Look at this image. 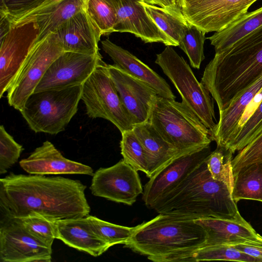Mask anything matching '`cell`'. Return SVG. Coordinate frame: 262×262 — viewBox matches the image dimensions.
<instances>
[{
  "label": "cell",
  "mask_w": 262,
  "mask_h": 262,
  "mask_svg": "<svg viewBox=\"0 0 262 262\" xmlns=\"http://www.w3.org/2000/svg\"><path fill=\"white\" fill-rule=\"evenodd\" d=\"M0 97L7 92L27 59L39 35L34 21L15 25L1 16Z\"/></svg>",
  "instance_id": "cell-9"
},
{
  "label": "cell",
  "mask_w": 262,
  "mask_h": 262,
  "mask_svg": "<svg viewBox=\"0 0 262 262\" xmlns=\"http://www.w3.org/2000/svg\"><path fill=\"white\" fill-rule=\"evenodd\" d=\"M233 154L229 149L217 146L216 149L211 152L205 160L212 178L226 184L231 193L234 184L232 164Z\"/></svg>",
  "instance_id": "cell-29"
},
{
  "label": "cell",
  "mask_w": 262,
  "mask_h": 262,
  "mask_svg": "<svg viewBox=\"0 0 262 262\" xmlns=\"http://www.w3.org/2000/svg\"><path fill=\"white\" fill-rule=\"evenodd\" d=\"M86 0H58L10 23L15 25L30 21H35L39 32L36 42L41 40L72 16L84 9Z\"/></svg>",
  "instance_id": "cell-23"
},
{
  "label": "cell",
  "mask_w": 262,
  "mask_h": 262,
  "mask_svg": "<svg viewBox=\"0 0 262 262\" xmlns=\"http://www.w3.org/2000/svg\"><path fill=\"white\" fill-rule=\"evenodd\" d=\"M205 34L189 23L179 40V47L187 56L191 67L195 69H199L205 59L204 45L206 39Z\"/></svg>",
  "instance_id": "cell-32"
},
{
  "label": "cell",
  "mask_w": 262,
  "mask_h": 262,
  "mask_svg": "<svg viewBox=\"0 0 262 262\" xmlns=\"http://www.w3.org/2000/svg\"><path fill=\"white\" fill-rule=\"evenodd\" d=\"M259 161H262V132L232 159L233 175L244 166Z\"/></svg>",
  "instance_id": "cell-39"
},
{
  "label": "cell",
  "mask_w": 262,
  "mask_h": 262,
  "mask_svg": "<svg viewBox=\"0 0 262 262\" xmlns=\"http://www.w3.org/2000/svg\"><path fill=\"white\" fill-rule=\"evenodd\" d=\"M155 63L175 86L182 101L192 110L211 134L216 126L213 98L205 86L197 80L184 58L172 46H167L161 53L157 54Z\"/></svg>",
  "instance_id": "cell-7"
},
{
  "label": "cell",
  "mask_w": 262,
  "mask_h": 262,
  "mask_svg": "<svg viewBox=\"0 0 262 262\" xmlns=\"http://www.w3.org/2000/svg\"><path fill=\"white\" fill-rule=\"evenodd\" d=\"M54 33L64 51L86 54L99 53L98 43L102 34L84 9L62 24Z\"/></svg>",
  "instance_id": "cell-18"
},
{
  "label": "cell",
  "mask_w": 262,
  "mask_h": 262,
  "mask_svg": "<svg viewBox=\"0 0 262 262\" xmlns=\"http://www.w3.org/2000/svg\"><path fill=\"white\" fill-rule=\"evenodd\" d=\"M231 195L235 202L243 199L262 202V161L245 166L234 175Z\"/></svg>",
  "instance_id": "cell-27"
},
{
  "label": "cell",
  "mask_w": 262,
  "mask_h": 262,
  "mask_svg": "<svg viewBox=\"0 0 262 262\" xmlns=\"http://www.w3.org/2000/svg\"><path fill=\"white\" fill-rule=\"evenodd\" d=\"M142 1L146 4L164 8H181L183 0H142Z\"/></svg>",
  "instance_id": "cell-41"
},
{
  "label": "cell",
  "mask_w": 262,
  "mask_h": 262,
  "mask_svg": "<svg viewBox=\"0 0 262 262\" xmlns=\"http://www.w3.org/2000/svg\"><path fill=\"white\" fill-rule=\"evenodd\" d=\"M210 145L183 153L149 178L144 187L142 200L152 209L161 198L174 189L204 163L211 153Z\"/></svg>",
  "instance_id": "cell-12"
},
{
  "label": "cell",
  "mask_w": 262,
  "mask_h": 262,
  "mask_svg": "<svg viewBox=\"0 0 262 262\" xmlns=\"http://www.w3.org/2000/svg\"><path fill=\"white\" fill-rule=\"evenodd\" d=\"M24 148L16 142L13 137L0 126V174L6 173L8 169L18 160Z\"/></svg>",
  "instance_id": "cell-38"
},
{
  "label": "cell",
  "mask_w": 262,
  "mask_h": 262,
  "mask_svg": "<svg viewBox=\"0 0 262 262\" xmlns=\"http://www.w3.org/2000/svg\"><path fill=\"white\" fill-rule=\"evenodd\" d=\"M80 181L13 173L0 179L1 217L37 214L51 221L86 217L91 211Z\"/></svg>",
  "instance_id": "cell-1"
},
{
  "label": "cell",
  "mask_w": 262,
  "mask_h": 262,
  "mask_svg": "<svg viewBox=\"0 0 262 262\" xmlns=\"http://www.w3.org/2000/svg\"><path fill=\"white\" fill-rule=\"evenodd\" d=\"M101 43L103 50L111 57L114 65L146 83L158 96L175 100L176 96L166 80L137 57L107 38Z\"/></svg>",
  "instance_id": "cell-20"
},
{
  "label": "cell",
  "mask_w": 262,
  "mask_h": 262,
  "mask_svg": "<svg viewBox=\"0 0 262 262\" xmlns=\"http://www.w3.org/2000/svg\"><path fill=\"white\" fill-rule=\"evenodd\" d=\"M152 209L159 214L194 220L207 217L233 220L243 217L230 189L223 182L212 178L205 161Z\"/></svg>",
  "instance_id": "cell-4"
},
{
  "label": "cell",
  "mask_w": 262,
  "mask_h": 262,
  "mask_svg": "<svg viewBox=\"0 0 262 262\" xmlns=\"http://www.w3.org/2000/svg\"><path fill=\"white\" fill-rule=\"evenodd\" d=\"M58 0H1L0 15L10 23Z\"/></svg>",
  "instance_id": "cell-37"
},
{
  "label": "cell",
  "mask_w": 262,
  "mask_h": 262,
  "mask_svg": "<svg viewBox=\"0 0 262 262\" xmlns=\"http://www.w3.org/2000/svg\"><path fill=\"white\" fill-rule=\"evenodd\" d=\"M262 89V76L245 89L229 105L219 112V121L211 134L217 146L226 148L235 133L241 117L247 105Z\"/></svg>",
  "instance_id": "cell-25"
},
{
  "label": "cell",
  "mask_w": 262,
  "mask_h": 262,
  "mask_svg": "<svg viewBox=\"0 0 262 262\" xmlns=\"http://www.w3.org/2000/svg\"><path fill=\"white\" fill-rule=\"evenodd\" d=\"M106 69L134 125L148 121L156 92L114 64H107Z\"/></svg>",
  "instance_id": "cell-16"
},
{
  "label": "cell",
  "mask_w": 262,
  "mask_h": 262,
  "mask_svg": "<svg viewBox=\"0 0 262 262\" xmlns=\"http://www.w3.org/2000/svg\"><path fill=\"white\" fill-rule=\"evenodd\" d=\"M194 221L206 232V240L203 247L235 243L244 239L262 240V236L243 217L233 220L207 217Z\"/></svg>",
  "instance_id": "cell-24"
},
{
  "label": "cell",
  "mask_w": 262,
  "mask_h": 262,
  "mask_svg": "<svg viewBox=\"0 0 262 262\" xmlns=\"http://www.w3.org/2000/svg\"><path fill=\"white\" fill-rule=\"evenodd\" d=\"M142 4L158 27L174 43L176 47L179 46L180 38L189 25L181 8H164L143 2Z\"/></svg>",
  "instance_id": "cell-28"
},
{
  "label": "cell",
  "mask_w": 262,
  "mask_h": 262,
  "mask_svg": "<svg viewBox=\"0 0 262 262\" xmlns=\"http://www.w3.org/2000/svg\"><path fill=\"white\" fill-rule=\"evenodd\" d=\"M121 153L123 160L137 171L146 176L148 173V162L145 149L133 129L121 133Z\"/></svg>",
  "instance_id": "cell-31"
},
{
  "label": "cell",
  "mask_w": 262,
  "mask_h": 262,
  "mask_svg": "<svg viewBox=\"0 0 262 262\" xmlns=\"http://www.w3.org/2000/svg\"><path fill=\"white\" fill-rule=\"evenodd\" d=\"M262 76V26L215 53L201 82L222 111Z\"/></svg>",
  "instance_id": "cell-2"
},
{
  "label": "cell",
  "mask_w": 262,
  "mask_h": 262,
  "mask_svg": "<svg viewBox=\"0 0 262 262\" xmlns=\"http://www.w3.org/2000/svg\"><path fill=\"white\" fill-rule=\"evenodd\" d=\"M262 26V6L247 12L225 29L208 38L215 53L227 49L244 36Z\"/></svg>",
  "instance_id": "cell-26"
},
{
  "label": "cell",
  "mask_w": 262,
  "mask_h": 262,
  "mask_svg": "<svg viewBox=\"0 0 262 262\" xmlns=\"http://www.w3.org/2000/svg\"><path fill=\"white\" fill-rule=\"evenodd\" d=\"M107 1L116 12L115 32L133 34L145 43L161 42L176 47L147 13L142 0Z\"/></svg>",
  "instance_id": "cell-17"
},
{
  "label": "cell",
  "mask_w": 262,
  "mask_h": 262,
  "mask_svg": "<svg viewBox=\"0 0 262 262\" xmlns=\"http://www.w3.org/2000/svg\"><path fill=\"white\" fill-rule=\"evenodd\" d=\"M103 62L100 53L64 51L49 66L34 92L82 85Z\"/></svg>",
  "instance_id": "cell-15"
},
{
  "label": "cell",
  "mask_w": 262,
  "mask_h": 262,
  "mask_svg": "<svg viewBox=\"0 0 262 262\" xmlns=\"http://www.w3.org/2000/svg\"><path fill=\"white\" fill-rule=\"evenodd\" d=\"M206 240L203 228L193 219L159 214L135 226L125 247L156 262H190Z\"/></svg>",
  "instance_id": "cell-3"
},
{
  "label": "cell",
  "mask_w": 262,
  "mask_h": 262,
  "mask_svg": "<svg viewBox=\"0 0 262 262\" xmlns=\"http://www.w3.org/2000/svg\"><path fill=\"white\" fill-rule=\"evenodd\" d=\"M12 219L34 237L47 246L52 247L53 242L56 238L55 222L34 213Z\"/></svg>",
  "instance_id": "cell-34"
},
{
  "label": "cell",
  "mask_w": 262,
  "mask_h": 262,
  "mask_svg": "<svg viewBox=\"0 0 262 262\" xmlns=\"http://www.w3.org/2000/svg\"><path fill=\"white\" fill-rule=\"evenodd\" d=\"M82 85L34 92L19 112L34 132L57 134L76 114Z\"/></svg>",
  "instance_id": "cell-6"
},
{
  "label": "cell",
  "mask_w": 262,
  "mask_h": 262,
  "mask_svg": "<svg viewBox=\"0 0 262 262\" xmlns=\"http://www.w3.org/2000/svg\"><path fill=\"white\" fill-rule=\"evenodd\" d=\"M104 62L99 65L82 85L81 100L89 117L111 122L121 133L133 129L126 112Z\"/></svg>",
  "instance_id": "cell-8"
},
{
  "label": "cell",
  "mask_w": 262,
  "mask_h": 262,
  "mask_svg": "<svg viewBox=\"0 0 262 262\" xmlns=\"http://www.w3.org/2000/svg\"><path fill=\"white\" fill-rule=\"evenodd\" d=\"M133 130L146 151L148 166L147 177L149 178L179 155L200 147L185 150L178 149L167 142L148 121L134 125Z\"/></svg>",
  "instance_id": "cell-22"
},
{
  "label": "cell",
  "mask_w": 262,
  "mask_h": 262,
  "mask_svg": "<svg viewBox=\"0 0 262 262\" xmlns=\"http://www.w3.org/2000/svg\"><path fill=\"white\" fill-rule=\"evenodd\" d=\"M192 259L193 262L206 260L260 262L258 259L237 250L227 244L203 247L193 254Z\"/></svg>",
  "instance_id": "cell-33"
},
{
  "label": "cell",
  "mask_w": 262,
  "mask_h": 262,
  "mask_svg": "<svg viewBox=\"0 0 262 262\" xmlns=\"http://www.w3.org/2000/svg\"><path fill=\"white\" fill-rule=\"evenodd\" d=\"M258 0H183L188 21L205 33L218 32L248 12Z\"/></svg>",
  "instance_id": "cell-11"
},
{
  "label": "cell",
  "mask_w": 262,
  "mask_h": 262,
  "mask_svg": "<svg viewBox=\"0 0 262 262\" xmlns=\"http://www.w3.org/2000/svg\"><path fill=\"white\" fill-rule=\"evenodd\" d=\"M148 121L169 143L181 150L209 145L210 130L183 101L157 96Z\"/></svg>",
  "instance_id": "cell-5"
},
{
  "label": "cell",
  "mask_w": 262,
  "mask_h": 262,
  "mask_svg": "<svg viewBox=\"0 0 262 262\" xmlns=\"http://www.w3.org/2000/svg\"><path fill=\"white\" fill-rule=\"evenodd\" d=\"M262 132V100L226 149L240 151Z\"/></svg>",
  "instance_id": "cell-36"
},
{
  "label": "cell",
  "mask_w": 262,
  "mask_h": 262,
  "mask_svg": "<svg viewBox=\"0 0 262 262\" xmlns=\"http://www.w3.org/2000/svg\"><path fill=\"white\" fill-rule=\"evenodd\" d=\"M237 250L250 255L262 262V240L244 239L235 243L227 244Z\"/></svg>",
  "instance_id": "cell-40"
},
{
  "label": "cell",
  "mask_w": 262,
  "mask_h": 262,
  "mask_svg": "<svg viewBox=\"0 0 262 262\" xmlns=\"http://www.w3.org/2000/svg\"><path fill=\"white\" fill-rule=\"evenodd\" d=\"M20 166L32 174H80L93 176L91 167L64 157L50 141H46L27 158L19 162Z\"/></svg>",
  "instance_id": "cell-19"
},
{
  "label": "cell",
  "mask_w": 262,
  "mask_h": 262,
  "mask_svg": "<svg viewBox=\"0 0 262 262\" xmlns=\"http://www.w3.org/2000/svg\"><path fill=\"white\" fill-rule=\"evenodd\" d=\"M55 225L56 238L79 251L97 257L110 248L92 229L86 217L57 221Z\"/></svg>",
  "instance_id": "cell-21"
},
{
  "label": "cell",
  "mask_w": 262,
  "mask_h": 262,
  "mask_svg": "<svg viewBox=\"0 0 262 262\" xmlns=\"http://www.w3.org/2000/svg\"><path fill=\"white\" fill-rule=\"evenodd\" d=\"M50 247L12 218L1 217L0 260L2 262H50Z\"/></svg>",
  "instance_id": "cell-14"
},
{
  "label": "cell",
  "mask_w": 262,
  "mask_h": 262,
  "mask_svg": "<svg viewBox=\"0 0 262 262\" xmlns=\"http://www.w3.org/2000/svg\"><path fill=\"white\" fill-rule=\"evenodd\" d=\"M90 188L95 196L128 205H133L143 192L138 171L123 159L97 170Z\"/></svg>",
  "instance_id": "cell-13"
},
{
  "label": "cell",
  "mask_w": 262,
  "mask_h": 262,
  "mask_svg": "<svg viewBox=\"0 0 262 262\" xmlns=\"http://www.w3.org/2000/svg\"><path fill=\"white\" fill-rule=\"evenodd\" d=\"M84 10L99 28L102 35H107L115 32L116 12L107 0H86Z\"/></svg>",
  "instance_id": "cell-35"
},
{
  "label": "cell",
  "mask_w": 262,
  "mask_h": 262,
  "mask_svg": "<svg viewBox=\"0 0 262 262\" xmlns=\"http://www.w3.org/2000/svg\"><path fill=\"white\" fill-rule=\"evenodd\" d=\"M64 52L55 33L36 42L7 91L9 104L20 111L49 66Z\"/></svg>",
  "instance_id": "cell-10"
},
{
  "label": "cell",
  "mask_w": 262,
  "mask_h": 262,
  "mask_svg": "<svg viewBox=\"0 0 262 262\" xmlns=\"http://www.w3.org/2000/svg\"><path fill=\"white\" fill-rule=\"evenodd\" d=\"M94 232L110 247L117 244L125 245L131 238L135 227H129L113 224L95 216H86Z\"/></svg>",
  "instance_id": "cell-30"
}]
</instances>
